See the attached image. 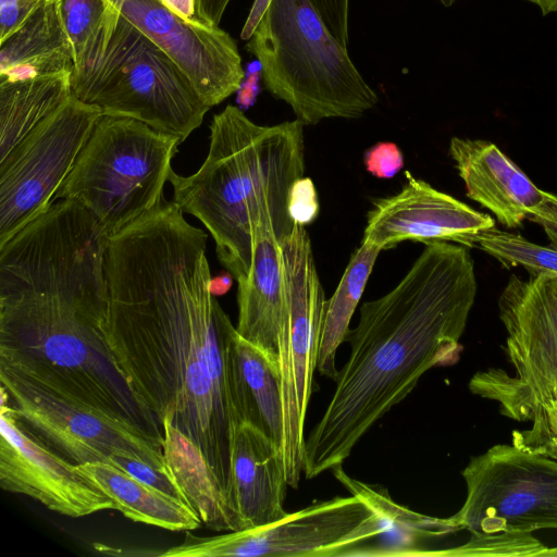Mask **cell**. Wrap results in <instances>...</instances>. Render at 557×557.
I'll return each mask as SVG.
<instances>
[{"mask_svg": "<svg viewBox=\"0 0 557 557\" xmlns=\"http://www.w3.org/2000/svg\"><path fill=\"white\" fill-rule=\"evenodd\" d=\"M440 1L444 7L449 8L451 7L456 0H437Z\"/></svg>", "mask_w": 557, "mask_h": 557, "instance_id": "ab89813d", "label": "cell"}, {"mask_svg": "<svg viewBox=\"0 0 557 557\" xmlns=\"http://www.w3.org/2000/svg\"><path fill=\"white\" fill-rule=\"evenodd\" d=\"M234 276L228 271L221 272L215 277H211L210 292L213 296L224 295L230 290Z\"/></svg>", "mask_w": 557, "mask_h": 557, "instance_id": "8d00e7d4", "label": "cell"}, {"mask_svg": "<svg viewBox=\"0 0 557 557\" xmlns=\"http://www.w3.org/2000/svg\"><path fill=\"white\" fill-rule=\"evenodd\" d=\"M197 16L207 24L219 26L231 0H196Z\"/></svg>", "mask_w": 557, "mask_h": 557, "instance_id": "e575fe53", "label": "cell"}, {"mask_svg": "<svg viewBox=\"0 0 557 557\" xmlns=\"http://www.w3.org/2000/svg\"><path fill=\"white\" fill-rule=\"evenodd\" d=\"M286 311L278 338L277 367L283 403L282 456L288 486L304 472L305 421L317 371L324 293L305 226L294 224L283 240Z\"/></svg>", "mask_w": 557, "mask_h": 557, "instance_id": "8fae6325", "label": "cell"}, {"mask_svg": "<svg viewBox=\"0 0 557 557\" xmlns=\"http://www.w3.org/2000/svg\"><path fill=\"white\" fill-rule=\"evenodd\" d=\"M72 94L103 115L140 121L181 143L211 109L177 63L122 15L102 60Z\"/></svg>", "mask_w": 557, "mask_h": 557, "instance_id": "52a82bcc", "label": "cell"}, {"mask_svg": "<svg viewBox=\"0 0 557 557\" xmlns=\"http://www.w3.org/2000/svg\"><path fill=\"white\" fill-rule=\"evenodd\" d=\"M168 9L175 13L178 17L187 22H196L200 18L197 16L196 0H160Z\"/></svg>", "mask_w": 557, "mask_h": 557, "instance_id": "d590c367", "label": "cell"}, {"mask_svg": "<svg viewBox=\"0 0 557 557\" xmlns=\"http://www.w3.org/2000/svg\"><path fill=\"white\" fill-rule=\"evenodd\" d=\"M100 109L73 94L0 161V246L44 213L70 174Z\"/></svg>", "mask_w": 557, "mask_h": 557, "instance_id": "4fadbf2b", "label": "cell"}, {"mask_svg": "<svg viewBox=\"0 0 557 557\" xmlns=\"http://www.w3.org/2000/svg\"><path fill=\"white\" fill-rule=\"evenodd\" d=\"M302 158L304 125L298 120L259 125L228 104L212 119L209 151L199 170L189 176L171 171L173 201L206 226L218 259L237 283L251 263L252 203L275 174Z\"/></svg>", "mask_w": 557, "mask_h": 557, "instance_id": "277c9868", "label": "cell"}, {"mask_svg": "<svg viewBox=\"0 0 557 557\" xmlns=\"http://www.w3.org/2000/svg\"><path fill=\"white\" fill-rule=\"evenodd\" d=\"M498 309L513 372L488 368L471 377L469 388L498 403L505 417L531 421L543 406L557 401V275H511Z\"/></svg>", "mask_w": 557, "mask_h": 557, "instance_id": "9c48e42d", "label": "cell"}, {"mask_svg": "<svg viewBox=\"0 0 557 557\" xmlns=\"http://www.w3.org/2000/svg\"><path fill=\"white\" fill-rule=\"evenodd\" d=\"M180 144L140 121L102 115L54 201L79 202L111 237L162 202Z\"/></svg>", "mask_w": 557, "mask_h": 557, "instance_id": "8992f818", "label": "cell"}, {"mask_svg": "<svg viewBox=\"0 0 557 557\" xmlns=\"http://www.w3.org/2000/svg\"><path fill=\"white\" fill-rule=\"evenodd\" d=\"M462 507L450 517L470 535H528L557 530V459L531 447L497 444L461 472Z\"/></svg>", "mask_w": 557, "mask_h": 557, "instance_id": "30bf717a", "label": "cell"}, {"mask_svg": "<svg viewBox=\"0 0 557 557\" xmlns=\"http://www.w3.org/2000/svg\"><path fill=\"white\" fill-rule=\"evenodd\" d=\"M474 248H480L504 267H523L529 274L557 275V248L536 245L520 234L494 227L478 233Z\"/></svg>", "mask_w": 557, "mask_h": 557, "instance_id": "83f0119b", "label": "cell"}, {"mask_svg": "<svg viewBox=\"0 0 557 557\" xmlns=\"http://www.w3.org/2000/svg\"><path fill=\"white\" fill-rule=\"evenodd\" d=\"M240 371L242 422H249L282 446L283 403L277 364L262 350L236 337Z\"/></svg>", "mask_w": 557, "mask_h": 557, "instance_id": "d4e9b609", "label": "cell"}, {"mask_svg": "<svg viewBox=\"0 0 557 557\" xmlns=\"http://www.w3.org/2000/svg\"><path fill=\"white\" fill-rule=\"evenodd\" d=\"M335 479L352 495L362 498L385 522L386 532L376 537L361 556L422 557L432 556L431 543L463 531L449 518H435L397 504L385 488L351 478L343 466L334 468Z\"/></svg>", "mask_w": 557, "mask_h": 557, "instance_id": "44dd1931", "label": "cell"}, {"mask_svg": "<svg viewBox=\"0 0 557 557\" xmlns=\"http://www.w3.org/2000/svg\"><path fill=\"white\" fill-rule=\"evenodd\" d=\"M0 487L72 518L114 509L112 499L79 468L36 437L17 418L1 386Z\"/></svg>", "mask_w": 557, "mask_h": 557, "instance_id": "9a60e30c", "label": "cell"}, {"mask_svg": "<svg viewBox=\"0 0 557 557\" xmlns=\"http://www.w3.org/2000/svg\"><path fill=\"white\" fill-rule=\"evenodd\" d=\"M45 0H0V42L15 33Z\"/></svg>", "mask_w": 557, "mask_h": 557, "instance_id": "836d02e7", "label": "cell"}, {"mask_svg": "<svg viewBox=\"0 0 557 557\" xmlns=\"http://www.w3.org/2000/svg\"><path fill=\"white\" fill-rule=\"evenodd\" d=\"M74 70V48L59 0H45L23 26L0 42V83L73 74Z\"/></svg>", "mask_w": 557, "mask_h": 557, "instance_id": "ffe728a7", "label": "cell"}, {"mask_svg": "<svg viewBox=\"0 0 557 557\" xmlns=\"http://www.w3.org/2000/svg\"><path fill=\"white\" fill-rule=\"evenodd\" d=\"M74 48L72 84L87 77L102 60L116 29L120 12L109 0H59Z\"/></svg>", "mask_w": 557, "mask_h": 557, "instance_id": "4316f807", "label": "cell"}, {"mask_svg": "<svg viewBox=\"0 0 557 557\" xmlns=\"http://www.w3.org/2000/svg\"><path fill=\"white\" fill-rule=\"evenodd\" d=\"M107 463L115 466L136 479L186 502L169 470L158 469L131 455L112 456Z\"/></svg>", "mask_w": 557, "mask_h": 557, "instance_id": "f546056e", "label": "cell"}, {"mask_svg": "<svg viewBox=\"0 0 557 557\" xmlns=\"http://www.w3.org/2000/svg\"><path fill=\"white\" fill-rule=\"evenodd\" d=\"M109 236L58 199L0 246V360L26 367L163 437L103 342Z\"/></svg>", "mask_w": 557, "mask_h": 557, "instance_id": "7a4b0ae2", "label": "cell"}, {"mask_svg": "<svg viewBox=\"0 0 557 557\" xmlns=\"http://www.w3.org/2000/svg\"><path fill=\"white\" fill-rule=\"evenodd\" d=\"M287 209L294 223L306 226L311 224L319 214V199L311 178L299 177L290 186Z\"/></svg>", "mask_w": 557, "mask_h": 557, "instance_id": "4dcf8cb0", "label": "cell"}, {"mask_svg": "<svg viewBox=\"0 0 557 557\" xmlns=\"http://www.w3.org/2000/svg\"><path fill=\"white\" fill-rule=\"evenodd\" d=\"M468 247L425 245L398 284L364 302L333 395L305 443L304 474L332 471L356 444L435 367L455 364L476 295Z\"/></svg>", "mask_w": 557, "mask_h": 557, "instance_id": "3957f363", "label": "cell"}, {"mask_svg": "<svg viewBox=\"0 0 557 557\" xmlns=\"http://www.w3.org/2000/svg\"><path fill=\"white\" fill-rule=\"evenodd\" d=\"M380 250L361 242L351 256L333 295L323 307L317 371L335 380L336 352L347 341L350 320L362 297Z\"/></svg>", "mask_w": 557, "mask_h": 557, "instance_id": "484cf974", "label": "cell"}, {"mask_svg": "<svg viewBox=\"0 0 557 557\" xmlns=\"http://www.w3.org/2000/svg\"><path fill=\"white\" fill-rule=\"evenodd\" d=\"M387 527L362 498L350 494L318 502L258 528L200 537L186 531L185 541L162 557H352Z\"/></svg>", "mask_w": 557, "mask_h": 557, "instance_id": "7c38bea8", "label": "cell"}, {"mask_svg": "<svg viewBox=\"0 0 557 557\" xmlns=\"http://www.w3.org/2000/svg\"><path fill=\"white\" fill-rule=\"evenodd\" d=\"M304 172L305 164L285 170L269 182L251 206V263L246 278L237 283L236 332L276 364L286 311L281 246L295 224L288 213L287 198L292 184Z\"/></svg>", "mask_w": 557, "mask_h": 557, "instance_id": "5bb4252c", "label": "cell"}, {"mask_svg": "<svg viewBox=\"0 0 557 557\" xmlns=\"http://www.w3.org/2000/svg\"><path fill=\"white\" fill-rule=\"evenodd\" d=\"M449 154L467 196L495 214L499 224L516 228L524 220L539 224L557 248V196L544 191L495 144L453 137Z\"/></svg>", "mask_w": 557, "mask_h": 557, "instance_id": "ac0fdd59", "label": "cell"}, {"mask_svg": "<svg viewBox=\"0 0 557 557\" xmlns=\"http://www.w3.org/2000/svg\"><path fill=\"white\" fill-rule=\"evenodd\" d=\"M134 27L170 55L210 108L242 87L245 72L236 41L201 20L187 22L160 0H109Z\"/></svg>", "mask_w": 557, "mask_h": 557, "instance_id": "2e32d148", "label": "cell"}, {"mask_svg": "<svg viewBox=\"0 0 557 557\" xmlns=\"http://www.w3.org/2000/svg\"><path fill=\"white\" fill-rule=\"evenodd\" d=\"M245 48L258 60L265 89L304 126L358 119L379 102L310 0H268Z\"/></svg>", "mask_w": 557, "mask_h": 557, "instance_id": "5b68a950", "label": "cell"}, {"mask_svg": "<svg viewBox=\"0 0 557 557\" xmlns=\"http://www.w3.org/2000/svg\"><path fill=\"white\" fill-rule=\"evenodd\" d=\"M126 518L169 531H193L202 523L183 499L160 491L107 462L78 465Z\"/></svg>", "mask_w": 557, "mask_h": 557, "instance_id": "603a6c76", "label": "cell"}, {"mask_svg": "<svg viewBox=\"0 0 557 557\" xmlns=\"http://www.w3.org/2000/svg\"><path fill=\"white\" fill-rule=\"evenodd\" d=\"M72 73L0 83V161L72 96Z\"/></svg>", "mask_w": 557, "mask_h": 557, "instance_id": "cb8c5ba5", "label": "cell"}, {"mask_svg": "<svg viewBox=\"0 0 557 557\" xmlns=\"http://www.w3.org/2000/svg\"><path fill=\"white\" fill-rule=\"evenodd\" d=\"M183 213L163 199L109 238L99 327L137 403L200 448L227 495L242 423L237 332L210 292L208 236Z\"/></svg>", "mask_w": 557, "mask_h": 557, "instance_id": "6da1fadb", "label": "cell"}, {"mask_svg": "<svg viewBox=\"0 0 557 557\" xmlns=\"http://www.w3.org/2000/svg\"><path fill=\"white\" fill-rule=\"evenodd\" d=\"M326 27L341 45L347 47L349 0H310Z\"/></svg>", "mask_w": 557, "mask_h": 557, "instance_id": "d6a6232c", "label": "cell"}, {"mask_svg": "<svg viewBox=\"0 0 557 557\" xmlns=\"http://www.w3.org/2000/svg\"><path fill=\"white\" fill-rule=\"evenodd\" d=\"M532 426L512 433V443L541 450L557 459V401L543 406L531 419Z\"/></svg>", "mask_w": 557, "mask_h": 557, "instance_id": "f1b7e54d", "label": "cell"}, {"mask_svg": "<svg viewBox=\"0 0 557 557\" xmlns=\"http://www.w3.org/2000/svg\"><path fill=\"white\" fill-rule=\"evenodd\" d=\"M363 163L373 176L392 178L404 168V156L396 144L380 141L366 150Z\"/></svg>", "mask_w": 557, "mask_h": 557, "instance_id": "1f68e13d", "label": "cell"}, {"mask_svg": "<svg viewBox=\"0 0 557 557\" xmlns=\"http://www.w3.org/2000/svg\"><path fill=\"white\" fill-rule=\"evenodd\" d=\"M401 190L373 202L368 212L362 243L382 251L403 242L454 243L474 248V236L495 226L481 213L425 181L405 172Z\"/></svg>", "mask_w": 557, "mask_h": 557, "instance_id": "e0dca14e", "label": "cell"}, {"mask_svg": "<svg viewBox=\"0 0 557 557\" xmlns=\"http://www.w3.org/2000/svg\"><path fill=\"white\" fill-rule=\"evenodd\" d=\"M1 386L18 420L76 465L131 455L169 470L163 437L21 364L0 360Z\"/></svg>", "mask_w": 557, "mask_h": 557, "instance_id": "ba28073f", "label": "cell"}, {"mask_svg": "<svg viewBox=\"0 0 557 557\" xmlns=\"http://www.w3.org/2000/svg\"><path fill=\"white\" fill-rule=\"evenodd\" d=\"M161 424L166 467L201 523L216 531L242 530L224 487L200 448L169 419Z\"/></svg>", "mask_w": 557, "mask_h": 557, "instance_id": "7402d4cb", "label": "cell"}, {"mask_svg": "<svg viewBox=\"0 0 557 557\" xmlns=\"http://www.w3.org/2000/svg\"><path fill=\"white\" fill-rule=\"evenodd\" d=\"M540 8L543 15L557 12V0H527Z\"/></svg>", "mask_w": 557, "mask_h": 557, "instance_id": "74e56055", "label": "cell"}, {"mask_svg": "<svg viewBox=\"0 0 557 557\" xmlns=\"http://www.w3.org/2000/svg\"><path fill=\"white\" fill-rule=\"evenodd\" d=\"M281 447L249 422L232 432L227 497L242 530L273 523L288 512Z\"/></svg>", "mask_w": 557, "mask_h": 557, "instance_id": "d6986e66", "label": "cell"}, {"mask_svg": "<svg viewBox=\"0 0 557 557\" xmlns=\"http://www.w3.org/2000/svg\"><path fill=\"white\" fill-rule=\"evenodd\" d=\"M541 556H550V557H555L557 556V547H552V548H548L546 547L543 553L541 554Z\"/></svg>", "mask_w": 557, "mask_h": 557, "instance_id": "f35d334b", "label": "cell"}]
</instances>
